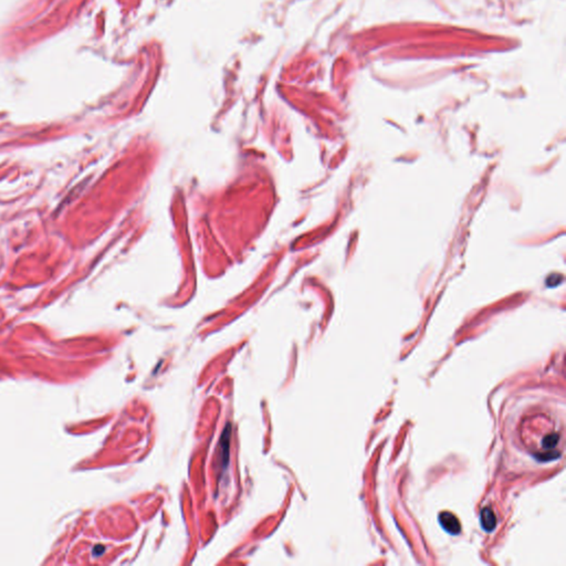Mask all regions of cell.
I'll return each mask as SVG.
<instances>
[{"mask_svg":"<svg viewBox=\"0 0 566 566\" xmlns=\"http://www.w3.org/2000/svg\"><path fill=\"white\" fill-rule=\"evenodd\" d=\"M441 528L451 535H458L461 532L460 522L450 512H441L438 516Z\"/></svg>","mask_w":566,"mask_h":566,"instance_id":"cell-1","label":"cell"},{"mask_svg":"<svg viewBox=\"0 0 566 566\" xmlns=\"http://www.w3.org/2000/svg\"><path fill=\"white\" fill-rule=\"evenodd\" d=\"M230 433H231V426L228 425L225 429L224 434H222L220 443H219V451H218V463L221 466L222 470H225L228 464V458H229V442H230Z\"/></svg>","mask_w":566,"mask_h":566,"instance_id":"cell-2","label":"cell"},{"mask_svg":"<svg viewBox=\"0 0 566 566\" xmlns=\"http://www.w3.org/2000/svg\"><path fill=\"white\" fill-rule=\"evenodd\" d=\"M480 521L483 530L487 532L493 531L497 525V516L495 514V512H493L490 507H485V509H482L480 514Z\"/></svg>","mask_w":566,"mask_h":566,"instance_id":"cell-3","label":"cell"},{"mask_svg":"<svg viewBox=\"0 0 566 566\" xmlns=\"http://www.w3.org/2000/svg\"><path fill=\"white\" fill-rule=\"evenodd\" d=\"M559 442V435H550V436L545 437L543 440V447L545 449H552L554 448Z\"/></svg>","mask_w":566,"mask_h":566,"instance_id":"cell-4","label":"cell"},{"mask_svg":"<svg viewBox=\"0 0 566 566\" xmlns=\"http://www.w3.org/2000/svg\"><path fill=\"white\" fill-rule=\"evenodd\" d=\"M104 553V546L102 545H98L94 548V555L95 556H100L101 554Z\"/></svg>","mask_w":566,"mask_h":566,"instance_id":"cell-5","label":"cell"}]
</instances>
